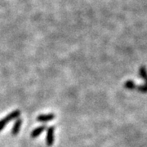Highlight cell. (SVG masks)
<instances>
[{
	"instance_id": "cell-1",
	"label": "cell",
	"mask_w": 147,
	"mask_h": 147,
	"mask_svg": "<svg viewBox=\"0 0 147 147\" xmlns=\"http://www.w3.org/2000/svg\"><path fill=\"white\" fill-rule=\"evenodd\" d=\"M54 131H55V127L53 126L49 127L47 128L46 143H47V145L48 146H53V142H54Z\"/></svg>"
},
{
	"instance_id": "cell-2",
	"label": "cell",
	"mask_w": 147,
	"mask_h": 147,
	"mask_svg": "<svg viewBox=\"0 0 147 147\" xmlns=\"http://www.w3.org/2000/svg\"><path fill=\"white\" fill-rule=\"evenodd\" d=\"M56 118V115L51 113V114H45V115H39L37 117V120L41 123H47L49 121H52Z\"/></svg>"
},
{
	"instance_id": "cell-3",
	"label": "cell",
	"mask_w": 147,
	"mask_h": 147,
	"mask_svg": "<svg viewBox=\"0 0 147 147\" xmlns=\"http://www.w3.org/2000/svg\"><path fill=\"white\" fill-rule=\"evenodd\" d=\"M22 123H23V120L21 119H20V118L16 119V122L13 125V127L11 129V135L12 136H16L18 134V132L21 129V125H22Z\"/></svg>"
},
{
	"instance_id": "cell-4",
	"label": "cell",
	"mask_w": 147,
	"mask_h": 147,
	"mask_svg": "<svg viewBox=\"0 0 147 147\" xmlns=\"http://www.w3.org/2000/svg\"><path fill=\"white\" fill-rule=\"evenodd\" d=\"M46 128H47V126H46L45 124L38 127H36L34 130L32 131L31 134H30V137H31V138H36V137H38V136L42 133V131H45Z\"/></svg>"
},
{
	"instance_id": "cell-5",
	"label": "cell",
	"mask_w": 147,
	"mask_h": 147,
	"mask_svg": "<svg viewBox=\"0 0 147 147\" xmlns=\"http://www.w3.org/2000/svg\"><path fill=\"white\" fill-rule=\"evenodd\" d=\"M20 115H21V111L19 110H16L12 111V112H11L10 114H8L6 116V118L7 119L8 122H10L11 120H14V119H18Z\"/></svg>"
},
{
	"instance_id": "cell-6",
	"label": "cell",
	"mask_w": 147,
	"mask_h": 147,
	"mask_svg": "<svg viewBox=\"0 0 147 147\" xmlns=\"http://www.w3.org/2000/svg\"><path fill=\"white\" fill-rule=\"evenodd\" d=\"M7 123H9L8 120H7V118H3V119H0V131H2L5 126L7 124Z\"/></svg>"
}]
</instances>
